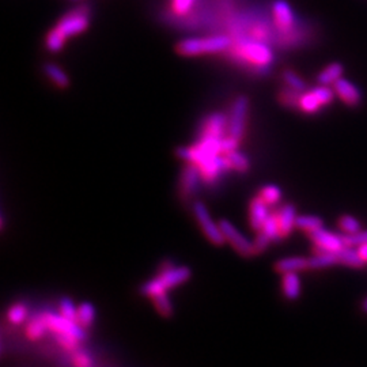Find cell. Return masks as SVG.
Listing matches in <instances>:
<instances>
[{"instance_id":"4fadbf2b","label":"cell","mask_w":367,"mask_h":367,"mask_svg":"<svg viewBox=\"0 0 367 367\" xmlns=\"http://www.w3.org/2000/svg\"><path fill=\"white\" fill-rule=\"evenodd\" d=\"M229 127V116L222 112L210 115L203 124L200 138H225V131Z\"/></svg>"},{"instance_id":"9c48e42d","label":"cell","mask_w":367,"mask_h":367,"mask_svg":"<svg viewBox=\"0 0 367 367\" xmlns=\"http://www.w3.org/2000/svg\"><path fill=\"white\" fill-rule=\"evenodd\" d=\"M222 231L225 234V238L226 241L229 243L234 250L241 255L243 257H252L256 255V250H255V245L253 241H250L245 234H243L240 230L237 229L230 220L228 219H222L219 222Z\"/></svg>"},{"instance_id":"e575fe53","label":"cell","mask_w":367,"mask_h":367,"mask_svg":"<svg viewBox=\"0 0 367 367\" xmlns=\"http://www.w3.org/2000/svg\"><path fill=\"white\" fill-rule=\"evenodd\" d=\"M59 309H60V314H63L64 317L77 321L78 307L71 298H68V297L63 298L60 301V304H59Z\"/></svg>"},{"instance_id":"cb8c5ba5","label":"cell","mask_w":367,"mask_h":367,"mask_svg":"<svg viewBox=\"0 0 367 367\" xmlns=\"http://www.w3.org/2000/svg\"><path fill=\"white\" fill-rule=\"evenodd\" d=\"M44 73H46V77L61 89H64L70 85V79L67 77V74L63 71V68L53 63H46L44 65Z\"/></svg>"},{"instance_id":"9a60e30c","label":"cell","mask_w":367,"mask_h":367,"mask_svg":"<svg viewBox=\"0 0 367 367\" xmlns=\"http://www.w3.org/2000/svg\"><path fill=\"white\" fill-rule=\"evenodd\" d=\"M336 92V97L349 107H356L362 102V92L352 83L351 80L341 78L332 86Z\"/></svg>"},{"instance_id":"ffe728a7","label":"cell","mask_w":367,"mask_h":367,"mask_svg":"<svg viewBox=\"0 0 367 367\" xmlns=\"http://www.w3.org/2000/svg\"><path fill=\"white\" fill-rule=\"evenodd\" d=\"M339 264L337 253L332 252H325L320 249H314V253L312 257H309V270L316 271V270H324Z\"/></svg>"},{"instance_id":"f546056e","label":"cell","mask_w":367,"mask_h":367,"mask_svg":"<svg viewBox=\"0 0 367 367\" xmlns=\"http://www.w3.org/2000/svg\"><path fill=\"white\" fill-rule=\"evenodd\" d=\"M153 302L158 313L164 317H170L173 314V304L169 298L168 292H159L153 297Z\"/></svg>"},{"instance_id":"7c38bea8","label":"cell","mask_w":367,"mask_h":367,"mask_svg":"<svg viewBox=\"0 0 367 367\" xmlns=\"http://www.w3.org/2000/svg\"><path fill=\"white\" fill-rule=\"evenodd\" d=\"M198 166H199L200 171H201L203 181L208 184L215 183L226 170H230L228 158L223 154L208 156L201 164H199Z\"/></svg>"},{"instance_id":"2e32d148","label":"cell","mask_w":367,"mask_h":367,"mask_svg":"<svg viewBox=\"0 0 367 367\" xmlns=\"http://www.w3.org/2000/svg\"><path fill=\"white\" fill-rule=\"evenodd\" d=\"M270 215V206L260 196L252 199L249 204V222L252 229L260 231Z\"/></svg>"},{"instance_id":"f1b7e54d","label":"cell","mask_w":367,"mask_h":367,"mask_svg":"<svg viewBox=\"0 0 367 367\" xmlns=\"http://www.w3.org/2000/svg\"><path fill=\"white\" fill-rule=\"evenodd\" d=\"M95 316H97L95 307L90 302H82L80 305L78 306L77 321L82 326L87 328V326L92 325V322L95 320Z\"/></svg>"},{"instance_id":"7402d4cb","label":"cell","mask_w":367,"mask_h":367,"mask_svg":"<svg viewBox=\"0 0 367 367\" xmlns=\"http://www.w3.org/2000/svg\"><path fill=\"white\" fill-rule=\"evenodd\" d=\"M337 259H339V264L344 267L356 268V270L366 267V264L361 259L356 248H352V246H346L340 252H337Z\"/></svg>"},{"instance_id":"484cf974","label":"cell","mask_w":367,"mask_h":367,"mask_svg":"<svg viewBox=\"0 0 367 367\" xmlns=\"http://www.w3.org/2000/svg\"><path fill=\"white\" fill-rule=\"evenodd\" d=\"M261 199L264 200L270 207H274L276 204L280 203V200L283 198V192L282 189L275 185V184H267L260 189L259 193Z\"/></svg>"},{"instance_id":"b9f144b4","label":"cell","mask_w":367,"mask_h":367,"mask_svg":"<svg viewBox=\"0 0 367 367\" xmlns=\"http://www.w3.org/2000/svg\"><path fill=\"white\" fill-rule=\"evenodd\" d=\"M361 307H362V312L367 314V297L363 299V302H362V306H361Z\"/></svg>"},{"instance_id":"d590c367","label":"cell","mask_w":367,"mask_h":367,"mask_svg":"<svg viewBox=\"0 0 367 367\" xmlns=\"http://www.w3.org/2000/svg\"><path fill=\"white\" fill-rule=\"evenodd\" d=\"M196 0H171V10L176 16H186L195 6Z\"/></svg>"},{"instance_id":"52a82bcc","label":"cell","mask_w":367,"mask_h":367,"mask_svg":"<svg viewBox=\"0 0 367 367\" xmlns=\"http://www.w3.org/2000/svg\"><path fill=\"white\" fill-rule=\"evenodd\" d=\"M192 208H193L195 218L199 223L200 229L203 230L204 235L210 240V243H213L216 246H222L225 244L226 243L225 234L222 231L220 225L216 223L214 218L211 216L208 207L203 201H195Z\"/></svg>"},{"instance_id":"6da1fadb","label":"cell","mask_w":367,"mask_h":367,"mask_svg":"<svg viewBox=\"0 0 367 367\" xmlns=\"http://www.w3.org/2000/svg\"><path fill=\"white\" fill-rule=\"evenodd\" d=\"M229 50L234 60L246 64L259 74H267L275 60L274 50L270 44L253 40L248 36L233 37Z\"/></svg>"},{"instance_id":"8992f818","label":"cell","mask_w":367,"mask_h":367,"mask_svg":"<svg viewBox=\"0 0 367 367\" xmlns=\"http://www.w3.org/2000/svg\"><path fill=\"white\" fill-rule=\"evenodd\" d=\"M335 98L336 92L332 86L319 85L314 89L299 94L297 109H299L305 115H316L321 112L322 107L332 105Z\"/></svg>"},{"instance_id":"8d00e7d4","label":"cell","mask_w":367,"mask_h":367,"mask_svg":"<svg viewBox=\"0 0 367 367\" xmlns=\"http://www.w3.org/2000/svg\"><path fill=\"white\" fill-rule=\"evenodd\" d=\"M271 243H272V240H271L265 233H262L261 230L260 231H257V235H256V238H255V241H253L256 255H260L262 252H265V250L270 248Z\"/></svg>"},{"instance_id":"4316f807","label":"cell","mask_w":367,"mask_h":367,"mask_svg":"<svg viewBox=\"0 0 367 367\" xmlns=\"http://www.w3.org/2000/svg\"><path fill=\"white\" fill-rule=\"evenodd\" d=\"M225 155L228 158L230 169H233L235 171H240V173H246L250 168V162H249L248 156L244 153H241L238 150H234V151H230Z\"/></svg>"},{"instance_id":"f35d334b","label":"cell","mask_w":367,"mask_h":367,"mask_svg":"<svg viewBox=\"0 0 367 367\" xmlns=\"http://www.w3.org/2000/svg\"><path fill=\"white\" fill-rule=\"evenodd\" d=\"M56 339H58V341L60 343L61 346L67 350H74L78 346V341H79L75 337L70 336V335H63V334L56 335Z\"/></svg>"},{"instance_id":"5b68a950","label":"cell","mask_w":367,"mask_h":367,"mask_svg":"<svg viewBox=\"0 0 367 367\" xmlns=\"http://www.w3.org/2000/svg\"><path fill=\"white\" fill-rule=\"evenodd\" d=\"M192 276V271L189 267L186 265H180V267H168L165 268L159 275L155 279H151L149 282H146L142 287L140 292L146 297L153 298L154 295L159 294V292H165L171 287L180 286L185 282H188Z\"/></svg>"},{"instance_id":"603a6c76","label":"cell","mask_w":367,"mask_h":367,"mask_svg":"<svg viewBox=\"0 0 367 367\" xmlns=\"http://www.w3.org/2000/svg\"><path fill=\"white\" fill-rule=\"evenodd\" d=\"M49 329L48 322L46 320V316H36L34 319H31L28 326H26V335L31 340H38L44 336L46 331Z\"/></svg>"},{"instance_id":"ac0fdd59","label":"cell","mask_w":367,"mask_h":367,"mask_svg":"<svg viewBox=\"0 0 367 367\" xmlns=\"http://www.w3.org/2000/svg\"><path fill=\"white\" fill-rule=\"evenodd\" d=\"M282 290H283V295L289 301L298 299L299 295H301V291H302L299 272L282 274Z\"/></svg>"},{"instance_id":"7a4b0ae2","label":"cell","mask_w":367,"mask_h":367,"mask_svg":"<svg viewBox=\"0 0 367 367\" xmlns=\"http://www.w3.org/2000/svg\"><path fill=\"white\" fill-rule=\"evenodd\" d=\"M90 23V9L87 6H79L73 9L61 18L58 25L48 33L46 40V49L52 53L60 52L65 41L74 36L86 31Z\"/></svg>"},{"instance_id":"277c9868","label":"cell","mask_w":367,"mask_h":367,"mask_svg":"<svg viewBox=\"0 0 367 367\" xmlns=\"http://www.w3.org/2000/svg\"><path fill=\"white\" fill-rule=\"evenodd\" d=\"M272 23L275 26L276 31L280 38V44L283 46H294L295 37H299L297 34L298 31V22L294 10L286 0H275L272 4Z\"/></svg>"},{"instance_id":"44dd1931","label":"cell","mask_w":367,"mask_h":367,"mask_svg":"<svg viewBox=\"0 0 367 367\" xmlns=\"http://www.w3.org/2000/svg\"><path fill=\"white\" fill-rule=\"evenodd\" d=\"M344 74V67L340 63H331L326 67H324L320 74L317 75L319 85L324 86H334L337 80H340Z\"/></svg>"},{"instance_id":"1f68e13d","label":"cell","mask_w":367,"mask_h":367,"mask_svg":"<svg viewBox=\"0 0 367 367\" xmlns=\"http://www.w3.org/2000/svg\"><path fill=\"white\" fill-rule=\"evenodd\" d=\"M28 307L23 304H14L7 312V320L13 325H21L28 319Z\"/></svg>"},{"instance_id":"8fae6325","label":"cell","mask_w":367,"mask_h":367,"mask_svg":"<svg viewBox=\"0 0 367 367\" xmlns=\"http://www.w3.org/2000/svg\"><path fill=\"white\" fill-rule=\"evenodd\" d=\"M309 237L314 245V249H320V250H325V252L337 253L343 248L347 246L346 241H344V235H339L336 233H332V231L325 230L324 228L314 231V233H310Z\"/></svg>"},{"instance_id":"836d02e7","label":"cell","mask_w":367,"mask_h":367,"mask_svg":"<svg viewBox=\"0 0 367 367\" xmlns=\"http://www.w3.org/2000/svg\"><path fill=\"white\" fill-rule=\"evenodd\" d=\"M299 94L301 92L291 90L289 87H284L283 90H280V92H279V101L284 107H297L298 100H299Z\"/></svg>"},{"instance_id":"5bb4252c","label":"cell","mask_w":367,"mask_h":367,"mask_svg":"<svg viewBox=\"0 0 367 367\" xmlns=\"http://www.w3.org/2000/svg\"><path fill=\"white\" fill-rule=\"evenodd\" d=\"M201 180L203 177H201L199 166L195 164H188L184 168L183 174L180 179V193L183 199H189L196 193Z\"/></svg>"},{"instance_id":"d4e9b609","label":"cell","mask_w":367,"mask_h":367,"mask_svg":"<svg viewBox=\"0 0 367 367\" xmlns=\"http://www.w3.org/2000/svg\"><path fill=\"white\" fill-rule=\"evenodd\" d=\"M297 228L307 234L314 233L324 228V220L316 215H298L297 218Z\"/></svg>"},{"instance_id":"4dcf8cb0","label":"cell","mask_w":367,"mask_h":367,"mask_svg":"<svg viewBox=\"0 0 367 367\" xmlns=\"http://www.w3.org/2000/svg\"><path fill=\"white\" fill-rule=\"evenodd\" d=\"M339 228L341 230V233L344 235H352V234H356L359 231H362V226H361V222L353 218L351 215H343L340 216L339 219Z\"/></svg>"},{"instance_id":"74e56055","label":"cell","mask_w":367,"mask_h":367,"mask_svg":"<svg viewBox=\"0 0 367 367\" xmlns=\"http://www.w3.org/2000/svg\"><path fill=\"white\" fill-rule=\"evenodd\" d=\"M344 241L347 246H352V248H358L359 245L367 244V230H362L352 235H344Z\"/></svg>"},{"instance_id":"ab89813d","label":"cell","mask_w":367,"mask_h":367,"mask_svg":"<svg viewBox=\"0 0 367 367\" xmlns=\"http://www.w3.org/2000/svg\"><path fill=\"white\" fill-rule=\"evenodd\" d=\"M74 362L77 367H92V358L86 352H78L74 356Z\"/></svg>"},{"instance_id":"83f0119b","label":"cell","mask_w":367,"mask_h":367,"mask_svg":"<svg viewBox=\"0 0 367 367\" xmlns=\"http://www.w3.org/2000/svg\"><path fill=\"white\" fill-rule=\"evenodd\" d=\"M282 79H283L286 87H289L291 90L298 92H304L307 90L305 80L292 70H284L282 73Z\"/></svg>"},{"instance_id":"30bf717a","label":"cell","mask_w":367,"mask_h":367,"mask_svg":"<svg viewBox=\"0 0 367 367\" xmlns=\"http://www.w3.org/2000/svg\"><path fill=\"white\" fill-rule=\"evenodd\" d=\"M46 322L50 331H53L56 335L63 334V335H70V336L75 337L79 341L86 339V332H85V326H82L78 321L70 320L67 317H64L63 314H56V313H46Z\"/></svg>"},{"instance_id":"60d3db41","label":"cell","mask_w":367,"mask_h":367,"mask_svg":"<svg viewBox=\"0 0 367 367\" xmlns=\"http://www.w3.org/2000/svg\"><path fill=\"white\" fill-rule=\"evenodd\" d=\"M356 250H358L361 259H362L363 262L367 265V244L359 245V246L356 248Z\"/></svg>"},{"instance_id":"ba28073f","label":"cell","mask_w":367,"mask_h":367,"mask_svg":"<svg viewBox=\"0 0 367 367\" xmlns=\"http://www.w3.org/2000/svg\"><path fill=\"white\" fill-rule=\"evenodd\" d=\"M249 113V100L246 95H240L235 98L233 107L230 109L229 127L228 135L241 142L244 138Z\"/></svg>"},{"instance_id":"e0dca14e","label":"cell","mask_w":367,"mask_h":367,"mask_svg":"<svg viewBox=\"0 0 367 367\" xmlns=\"http://www.w3.org/2000/svg\"><path fill=\"white\" fill-rule=\"evenodd\" d=\"M276 215H277V220H279L282 238H286L292 233L294 228H297V218H298L297 208H295V206L287 203L279 210V213H276Z\"/></svg>"},{"instance_id":"3957f363","label":"cell","mask_w":367,"mask_h":367,"mask_svg":"<svg viewBox=\"0 0 367 367\" xmlns=\"http://www.w3.org/2000/svg\"><path fill=\"white\" fill-rule=\"evenodd\" d=\"M233 44V40L226 34H215L208 37L185 38L180 41L176 50L183 56H201V55H215L220 52H228Z\"/></svg>"},{"instance_id":"d6a6232c","label":"cell","mask_w":367,"mask_h":367,"mask_svg":"<svg viewBox=\"0 0 367 367\" xmlns=\"http://www.w3.org/2000/svg\"><path fill=\"white\" fill-rule=\"evenodd\" d=\"M262 233H265L271 240L272 243L279 241L282 238V234H280V228H279V220H277V215L271 214L270 218L265 220L262 229Z\"/></svg>"},{"instance_id":"d6986e66","label":"cell","mask_w":367,"mask_h":367,"mask_svg":"<svg viewBox=\"0 0 367 367\" xmlns=\"http://www.w3.org/2000/svg\"><path fill=\"white\" fill-rule=\"evenodd\" d=\"M275 270L282 275L287 272H302L309 270V259L302 256H291L284 257L275 262Z\"/></svg>"}]
</instances>
